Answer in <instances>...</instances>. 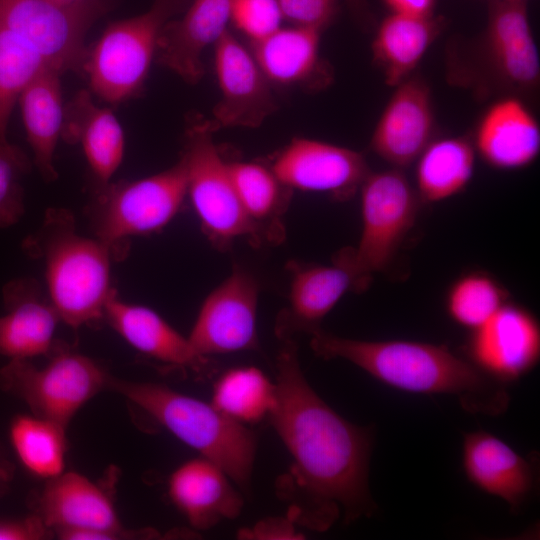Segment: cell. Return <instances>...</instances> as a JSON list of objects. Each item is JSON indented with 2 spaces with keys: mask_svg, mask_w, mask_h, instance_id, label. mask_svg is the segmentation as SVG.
I'll return each instance as SVG.
<instances>
[{
  "mask_svg": "<svg viewBox=\"0 0 540 540\" xmlns=\"http://www.w3.org/2000/svg\"><path fill=\"white\" fill-rule=\"evenodd\" d=\"M234 0H191L159 37L156 58L190 84L203 76L202 55L228 30Z\"/></svg>",
  "mask_w": 540,
  "mask_h": 540,
  "instance_id": "d6986e66",
  "label": "cell"
},
{
  "mask_svg": "<svg viewBox=\"0 0 540 540\" xmlns=\"http://www.w3.org/2000/svg\"><path fill=\"white\" fill-rule=\"evenodd\" d=\"M30 168L25 153L6 142L0 145V228L17 223L24 213L21 178Z\"/></svg>",
  "mask_w": 540,
  "mask_h": 540,
  "instance_id": "e575fe53",
  "label": "cell"
},
{
  "mask_svg": "<svg viewBox=\"0 0 540 540\" xmlns=\"http://www.w3.org/2000/svg\"><path fill=\"white\" fill-rule=\"evenodd\" d=\"M392 13L429 16L434 0H384Z\"/></svg>",
  "mask_w": 540,
  "mask_h": 540,
  "instance_id": "ab89813d",
  "label": "cell"
},
{
  "mask_svg": "<svg viewBox=\"0 0 540 540\" xmlns=\"http://www.w3.org/2000/svg\"><path fill=\"white\" fill-rule=\"evenodd\" d=\"M6 313L0 317V354L10 359L49 355L60 318L33 279H16L3 288Z\"/></svg>",
  "mask_w": 540,
  "mask_h": 540,
  "instance_id": "44dd1931",
  "label": "cell"
},
{
  "mask_svg": "<svg viewBox=\"0 0 540 540\" xmlns=\"http://www.w3.org/2000/svg\"><path fill=\"white\" fill-rule=\"evenodd\" d=\"M230 480L221 467L200 456L173 471L168 494L194 529L207 530L242 510L243 498Z\"/></svg>",
  "mask_w": 540,
  "mask_h": 540,
  "instance_id": "7402d4cb",
  "label": "cell"
},
{
  "mask_svg": "<svg viewBox=\"0 0 540 540\" xmlns=\"http://www.w3.org/2000/svg\"><path fill=\"white\" fill-rule=\"evenodd\" d=\"M272 170L288 189L347 198L370 173L363 155L328 142L294 138L278 155Z\"/></svg>",
  "mask_w": 540,
  "mask_h": 540,
  "instance_id": "5bb4252c",
  "label": "cell"
},
{
  "mask_svg": "<svg viewBox=\"0 0 540 540\" xmlns=\"http://www.w3.org/2000/svg\"><path fill=\"white\" fill-rule=\"evenodd\" d=\"M62 136L81 145L96 189L111 182L124 157L125 136L109 108L99 106L90 92L79 91L65 107Z\"/></svg>",
  "mask_w": 540,
  "mask_h": 540,
  "instance_id": "d4e9b609",
  "label": "cell"
},
{
  "mask_svg": "<svg viewBox=\"0 0 540 540\" xmlns=\"http://www.w3.org/2000/svg\"><path fill=\"white\" fill-rule=\"evenodd\" d=\"M191 0H155L144 13L111 23L87 49L82 66L91 93L109 104L137 95L156 57L165 25Z\"/></svg>",
  "mask_w": 540,
  "mask_h": 540,
  "instance_id": "5b68a950",
  "label": "cell"
},
{
  "mask_svg": "<svg viewBox=\"0 0 540 540\" xmlns=\"http://www.w3.org/2000/svg\"><path fill=\"white\" fill-rule=\"evenodd\" d=\"M66 427L35 415H17L10 424L13 449L27 471L49 480L64 472Z\"/></svg>",
  "mask_w": 540,
  "mask_h": 540,
  "instance_id": "f546056e",
  "label": "cell"
},
{
  "mask_svg": "<svg viewBox=\"0 0 540 540\" xmlns=\"http://www.w3.org/2000/svg\"><path fill=\"white\" fill-rule=\"evenodd\" d=\"M258 285L246 271L235 269L204 300L188 340L207 357L258 347Z\"/></svg>",
  "mask_w": 540,
  "mask_h": 540,
  "instance_id": "8fae6325",
  "label": "cell"
},
{
  "mask_svg": "<svg viewBox=\"0 0 540 540\" xmlns=\"http://www.w3.org/2000/svg\"><path fill=\"white\" fill-rule=\"evenodd\" d=\"M104 319L134 349L160 362L201 372L205 357L154 310L121 300L115 293L104 311Z\"/></svg>",
  "mask_w": 540,
  "mask_h": 540,
  "instance_id": "cb8c5ba5",
  "label": "cell"
},
{
  "mask_svg": "<svg viewBox=\"0 0 540 540\" xmlns=\"http://www.w3.org/2000/svg\"><path fill=\"white\" fill-rule=\"evenodd\" d=\"M283 20L322 31L333 20L338 0H277Z\"/></svg>",
  "mask_w": 540,
  "mask_h": 540,
  "instance_id": "8d00e7d4",
  "label": "cell"
},
{
  "mask_svg": "<svg viewBox=\"0 0 540 540\" xmlns=\"http://www.w3.org/2000/svg\"><path fill=\"white\" fill-rule=\"evenodd\" d=\"M359 189L362 232L358 245L342 249L334 262L352 274L357 291H362L373 273L392 262L414 226L421 200L398 168L370 172Z\"/></svg>",
  "mask_w": 540,
  "mask_h": 540,
  "instance_id": "52a82bcc",
  "label": "cell"
},
{
  "mask_svg": "<svg viewBox=\"0 0 540 540\" xmlns=\"http://www.w3.org/2000/svg\"><path fill=\"white\" fill-rule=\"evenodd\" d=\"M60 76L61 73L54 69L43 71L18 100L34 163L46 181L57 178L54 155L64 129L65 106Z\"/></svg>",
  "mask_w": 540,
  "mask_h": 540,
  "instance_id": "484cf974",
  "label": "cell"
},
{
  "mask_svg": "<svg viewBox=\"0 0 540 540\" xmlns=\"http://www.w3.org/2000/svg\"><path fill=\"white\" fill-rule=\"evenodd\" d=\"M49 534L50 529L35 514L24 519L0 520V540H38Z\"/></svg>",
  "mask_w": 540,
  "mask_h": 540,
  "instance_id": "f35d334b",
  "label": "cell"
},
{
  "mask_svg": "<svg viewBox=\"0 0 540 540\" xmlns=\"http://www.w3.org/2000/svg\"><path fill=\"white\" fill-rule=\"evenodd\" d=\"M276 384L257 367H235L224 372L213 386L211 404L241 424L268 416L275 404Z\"/></svg>",
  "mask_w": 540,
  "mask_h": 540,
  "instance_id": "4dcf8cb0",
  "label": "cell"
},
{
  "mask_svg": "<svg viewBox=\"0 0 540 540\" xmlns=\"http://www.w3.org/2000/svg\"><path fill=\"white\" fill-rule=\"evenodd\" d=\"M24 249L43 261L47 296L60 321L79 327L104 319L116 293L111 284L110 250L97 238L81 235L71 212L50 209Z\"/></svg>",
  "mask_w": 540,
  "mask_h": 540,
  "instance_id": "3957f363",
  "label": "cell"
},
{
  "mask_svg": "<svg viewBox=\"0 0 540 540\" xmlns=\"http://www.w3.org/2000/svg\"><path fill=\"white\" fill-rule=\"evenodd\" d=\"M295 522L287 515L285 517H271L257 522L252 528L242 529L238 532L239 538L255 540H296L303 535L295 528Z\"/></svg>",
  "mask_w": 540,
  "mask_h": 540,
  "instance_id": "74e56055",
  "label": "cell"
},
{
  "mask_svg": "<svg viewBox=\"0 0 540 540\" xmlns=\"http://www.w3.org/2000/svg\"><path fill=\"white\" fill-rule=\"evenodd\" d=\"M230 176L248 217L261 222L276 216L285 206L286 189L272 169L253 162L228 163Z\"/></svg>",
  "mask_w": 540,
  "mask_h": 540,
  "instance_id": "836d02e7",
  "label": "cell"
},
{
  "mask_svg": "<svg viewBox=\"0 0 540 540\" xmlns=\"http://www.w3.org/2000/svg\"><path fill=\"white\" fill-rule=\"evenodd\" d=\"M214 68L220 99L214 128L257 127L277 108L271 84L252 52L229 30L215 43Z\"/></svg>",
  "mask_w": 540,
  "mask_h": 540,
  "instance_id": "4fadbf2b",
  "label": "cell"
},
{
  "mask_svg": "<svg viewBox=\"0 0 540 540\" xmlns=\"http://www.w3.org/2000/svg\"><path fill=\"white\" fill-rule=\"evenodd\" d=\"M321 33L312 28L280 27L251 43L250 50L271 85H302L320 70Z\"/></svg>",
  "mask_w": 540,
  "mask_h": 540,
  "instance_id": "4316f807",
  "label": "cell"
},
{
  "mask_svg": "<svg viewBox=\"0 0 540 540\" xmlns=\"http://www.w3.org/2000/svg\"><path fill=\"white\" fill-rule=\"evenodd\" d=\"M282 14L277 0H234L231 22L250 43L281 27Z\"/></svg>",
  "mask_w": 540,
  "mask_h": 540,
  "instance_id": "d590c367",
  "label": "cell"
},
{
  "mask_svg": "<svg viewBox=\"0 0 540 540\" xmlns=\"http://www.w3.org/2000/svg\"><path fill=\"white\" fill-rule=\"evenodd\" d=\"M440 32V24L429 16L392 13L379 25L372 42L373 60L385 82L395 87L419 64Z\"/></svg>",
  "mask_w": 540,
  "mask_h": 540,
  "instance_id": "83f0119b",
  "label": "cell"
},
{
  "mask_svg": "<svg viewBox=\"0 0 540 540\" xmlns=\"http://www.w3.org/2000/svg\"><path fill=\"white\" fill-rule=\"evenodd\" d=\"M395 88L373 131L371 148L400 169L415 162L432 141L435 115L423 80L408 77Z\"/></svg>",
  "mask_w": 540,
  "mask_h": 540,
  "instance_id": "2e32d148",
  "label": "cell"
},
{
  "mask_svg": "<svg viewBox=\"0 0 540 540\" xmlns=\"http://www.w3.org/2000/svg\"><path fill=\"white\" fill-rule=\"evenodd\" d=\"M282 341L276 400L268 416L292 459L276 482L287 516L315 531L329 529L341 514L346 524L372 516L377 510L369 488L372 427L333 410L305 378L295 341Z\"/></svg>",
  "mask_w": 540,
  "mask_h": 540,
  "instance_id": "6da1fadb",
  "label": "cell"
},
{
  "mask_svg": "<svg viewBox=\"0 0 540 540\" xmlns=\"http://www.w3.org/2000/svg\"><path fill=\"white\" fill-rule=\"evenodd\" d=\"M508 300V293L490 275L475 271L459 277L449 288L446 310L458 325L474 330Z\"/></svg>",
  "mask_w": 540,
  "mask_h": 540,
  "instance_id": "d6a6232c",
  "label": "cell"
},
{
  "mask_svg": "<svg viewBox=\"0 0 540 540\" xmlns=\"http://www.w3.org/2000/svg\"><path fill=\"white\" fill-rule=\"evenodd\" d=\"M288 306L276 321V334L283 340L293 334H312L349 290L357 285L352 274L343 266L292 263Z\"/></svg>",
  "mask_w": 540,
  "mask_h": 540,
  "instance_id": "603a6c76",
  "label": "cell"
},
{
  "mask_svg": "<svg viewBox=\"0 0 540 540\" xmlns=\"http://www.w3.org/2000/svg\"><path fill=\"white\" fill-rule=\"evenodd\" d=\"M32 507L44 525L56 532L61 530H98L125 536H156L146 530L134 534L121 525L109 494L86 476L63 472L49 479L33 498Z\"/></svg>",
  "mask_w": 540,
  "mask_h": 540,
  "instance_id": "9a60e30c",
  "label": "cell"
},
{
  "mask_svg": "<svg viewBox=\"0 0 540 540\" xmlns=\"http://www.w3.org/2000/svg\"><path fill=\"white\" fill-rule=\"evenodd\" d=\"M64 6H79L84 3L89 2L90 0H53Z\"/></svg>",
  "mask_w": 540,
  "mask_h": 540,
  "instance_id": "b9f144b4",
  "label": "cell"
},
{
  "mask_svg": "<svg viewBox=\"0 0 540 540\" xmlns=\"http://www.w3.org/2000/svg\"><path fill=\"white\" fill-rule=\"evenodd\" d=\"M106 389L123 396L200 456L217 464L241 489H249L256 438L244 424L227 417L211 403L163 384L109 375Z\"/></svg>",
  "mask_w": 540,
  "mask_h": 540,
  "instance_id": "277c9868",
  "label": "cell"
},
{
  "mask_svg": "<svg viewBox=\"0 0 540 540\" xmlns=\"http://www.w3.org/2000/svg\"><path fill=\"white\" fill-rule=\"evenodd\" d=\"M214 126L195 123L187 133L183 160L187 195L206 234L226 243L238 237L257 238L261 230L244 211L234 188L228 163L213 140Z\"/></svg>",
  "mask_w": 540,
  "mask_h": 540,
  "instance_id": "9c48e42d",
  "label": "cell"
},
{
  "mask_svg": "<svg viewBox=\"0 0 540 540\" xmlns=\"http://www.w3.org/2000/svg\"><path fill=\"white\" fill-rule=\"evenodd\" d=\"M475 153L465 137L432 140L417 158L416 192L421 202H439L462 192L472 179Z\"/></svg>",
  "mask_w": 540,
  "mask_h": 540,
  "instance_id": "f1b7e54d",
  "label": "cell"
},
{
  "mask_svg": "<svg viewBox=\"0 0 540 540\" xmlns=\"http://www.w3.org/2000/svg\"><path fill=\"white\" fill-rule=\"evenodd\" d=\"M37 367L10 359L0 369V388L23 401L33 415L67 427L75 413L106 388L107 374L91 358L56 346Z\"/></svg>",
  "mask_w": 540,
  "mask_h": 540,
  "instance_id": "ba28073f",
  "label": "cell"
},
{
  "mask_svg": "<svg viewBox=\"0 0 540 540\" xmlns=\"http://www.w3.org/2000/svg\"><path fill=\"white\" fill-rule=\"evenodd\" d=\"M310 344L319 357L347 360L392 388L415 394L455 396L471 414L498 416L510 404L507 384L490 377L446 345L356 340L322 329L311 334Z\"/></svg>",
  "mask_w": 540,
  "mask_h": 540,
  "instance_id": "7a4b0ae2",
  "label": "cell"
},
{
  "mask_svg": "<svg viewBox=\"0 0 540 540\" xmlns=\"http://www.w3.org/2000/svg\"><path fill=\"white\" fill-rule=\"evenodd\" d=\"M187 195V174L180 159L157 174L97 188L87 215L94 237L123 258L131 237L155 233L175 217Z\"/></svg>",
  "mask_w": 540,
  "mask_h": 540,
  "instance_id": "8992f818",
  "label": "cell"
},
{
  "mask_svg": "<svg viewBox=\"0 0 540 540\" xmlns=\"http://www.w3.org/2000/svg\"><path fill=\"white\" fill-rule=\"evenodd\" d=\"M347 2L353 7L354 9H361L363 7V0H347Z\"/></svg>",
  "mask_w": 540,
  "mask_h": 540,
  "instance_id": "7bdbcfd3",
  "label": "cell"
},
{
  "mask_svg": "<svg viewBox=\"0 0 540 540\" xmlns=\"http://www.w3.org/2000/svg\"><path fill=\"white\" fill-rule=\"evenodd\" d=\"M470 332L464 347L466 358L502 383L519 380L539 361V322L532 312L518 304L507 301Z\"/></svg>",
  "mask_w": 540,
  "mask_h": 540,
  "instance_id": "7c38bea8",
  "label": "cell"
},
{
  "mask_svg": "<svg viewBox=\"0 0 540 540\" xmlns=\"http://www.w3.org/2000/svg\"><path fill=\"white\" fill-rule=\"evenodd\" d=\"M462 467L472 485L505 501L512 513L520 512L536 489V463L484 430L464 434Z\"/></svg>",
  "mask_w": 540,
  "mask_h": 540,
  "instance_id": "e0dca14e",
  "label": "cell"
},
{
  "mask_svg": "<svg viewBox=\"0 0 540 540\" xmlns=\"http://www.w3.org/2000/svg\"><path fill=\"white\" fill-rule=\"evenodd\" d=\"M106 7L105 0H90L79 6H64L53 0H0V21L62 74L82 69L87 32Z\"/></svg>",
  "mask_w": 540,
  "mask_h": 540,
  "instance_id": "30bf717a",
  "label": "cell"
},
{
  "mask_svg": "<svg viewBox=\"0 0 540 540\" xmlns=\"http://www.w3.org/2000/svg\"><path fill=\"white\" fill-rule=\"evenodd\" d=\"M485 35V54L497 78L508 87L535 90L540 60L524 0H495Z\"/></svg>",
  "mask_w": 540,
  "mask_h": 540,
  "instance_id": "ac0fdd59",
  "label": "cell"
},
{
  "mask_svg": "<svg viewBox=\"0 0 540 540\" xmlns=\"http://www.w3.org/2000/svg\"><path fill=\"white\" fill-rule=\"evenodd\" d=\"M47 69L52 68L39 52L0 21V145L8 142L9 119L20 95Z\"/></svg>",
  "mask_w": 540,
  "mask_h": 540,
  "instance_id": "1f68e13d",
  "label": "cell"
},
{
  "mask_svg": "<svg viewBox=\"0 0 540 540\" xmlns=\"http://www.w3.org/2000/svg\"><path fill=\"white\" fill-rule=\"evenodd\" d=\"M475 151L491 167L516 170L532 164L540 151V127L530 109L516 97L497 100L477 124Z\"/></svg>",
  "mask_w": 540,
  "mask_h": 540,
  "instance_id": "ffe728a7",
  "label": "cell"
},
{
  "mask_svg": "<svg viewBox=\"0 0 540 540\" xmlns=\"http://www.w3.org/2000/svg\"><path fill=\"white\" fill-rule=\"evenodd\" d=\"M15 466L9 460L4 449L0 446V497L4 496L14 478Z\"/></svg>",
  "mask_w": 540,
  "mask_h": 540,
  "instance_id": "60d3db41",
  "label": "cell"
}]
</instances>
